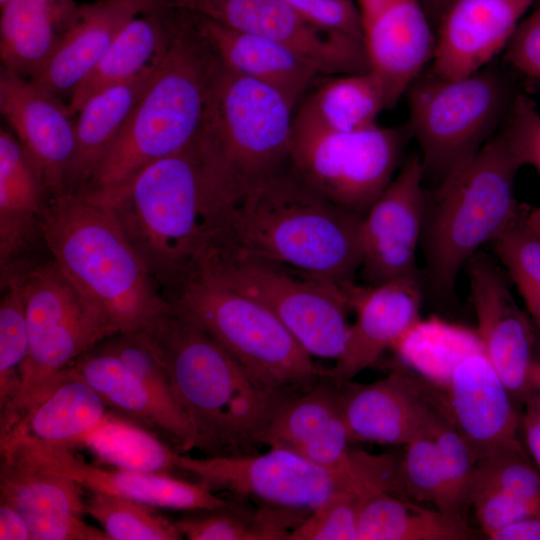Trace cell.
Listing matches in <instances>:
<instances>
[{
  "label": "cell",
  "mask_w": 540,
  "mask_h": 540,
  "mask_svg": "<svg viewBox=\"0 0 540 540\" xmlns=\"http://www.w3.org/2000/svg\"><path fill=\"white\" fill-rule=\"evenodd\" d=\"M498 132L521 166H532L540 175V112L534 101L517 93Z\"/></svg>",
  "instance_id": "cell-46"
},
{
  "label": "cell",
  "mask_w": 540,
  "mask_h": 540,
  "mask_svg": "<svg viewBox=\"0 0 540 540\" xmlns=\"http://www.w3.org/2000/svg\"><path fill=\"white\" fill-rule=\"evenodd\" d=\"M173 6L281 43L324 76L370 70L363 41L318 30L284 0H177Z\"/></svg>",
  "instance_id": "cell-15"
},
{
  "label": "cell",
  "mask_w": 540,
  "mask_h": 540,
  "mask_svg": "<svg viewBox=\"0 0 540 540\" xmlns=\"http://www.w3.org/2000/svg\"><path fill=\"white\" fill-rule=\"evenodd\" d=\"M347 463L330 470L291 450L270 447L262 454L205 458L178 453L175 468L195 476L211 490H227L268 507L310 513L340 486Z\"/></svg>",
  "instance_id": "cell-13"
},
{
  "label": "cell",
  "mask_w": 540,
  "mask_h": 540,
  "mask_svg": "<svg viewBox=\"0 0 540 540\" xmlns=\"http://www.w3.org/2000/svg\"><path fill=\"white\" fill-rule=\"evenodd\" d=\"M369 69L389 109L431 62L435 32L421 0H356Z\"/></svg>",
  "instance_id": "cell-20"
},
{
  "label": "cell",
  "mask_w": 540,
  "mask_h": 540,
  "mask_svg": "<svg viewBox=\"0 0 540 540\" xmlns=\"http://www.w3.org/2000/svg\"><path fill=\"white\" fill-rule=\"evenodd\" d=\"M135 7L140 14L163 9L170 5V0H117Z\"/></svg>",
  "instance_id": "cell-55"
},
{
  "label": "cell",
  "mask_w": 540,
  "mask_h": 540,
  "mask_svg": "<svg viewBox=\"0 0 540 540\" xmlns=\"http://www.w3.org/2000/svg\"><path fill=\"white\" fill-rule=\"evenodd\" d=\"M32 540H111L103 529H97L71 513L23 514Z\"/></svg>",
  "instance_id": "cell-50"
},
{
  "label": "cell",
  "mask_w": 540,
  "mask_h": 540,
  "mask_svg": "<svg viewBox=\"0 0 540 540\" xmlns=\"http://www.w3.org/2000/svg\"><path fill=\"white\" fill-rule=\"evenodd\" d=\"M98 200L110 206L165 296L217 232L221 195L196 138Z\"/></svg>",
  "instance_id": "cell-3"
},
{
  "label": "cell",
  "mask_w": 540,
  "mask_h": 540,
  "mask_svg": "<svg viewBox=\"0 0 540 540\" xmlns=\"http://www.w3.org/2000/svg\"><path fill=\"white\" fill-rule=\"evenodd\" d=\"M434 387L440 410L469 445L476 461L518 439L520 414L482 344L464 353L445 382Z\"/></svg>",
  "instance_id": "cell-19"
},
{
  "label": "cell",
  "mask_w": 540,
  "mask_h": 540,
  "mask_svg": "<svg viewBox=\"0 0 540 540\" xmlns=\"http://www.w3.org/2000/svg\"><path fill=\"white\" fill-rule=\"evenodd\" d=\"M142 331L190 423L194 449L207 456L253 453L279 408L299 395L256 377L173 308Z\"/></svg>",
  "instance_id": "cell-2"
},
{
  "label": "cell",
  "mask_w": 540,
  "mask_h": 540,
  "mask_svg": "<svg viewBox=\"0 0 540 540\" xmlns=\"http://www.w3.org/2000/svg\"><path fill=\"white\" fill-rule=\"evenodd\" d=\"M431 438L441 459L453 514L466 518L476 484L478 467L469 445L442 413Z\"/></svg>",
  "instance_id": "cell-45"
},
{
  "label": "cell",
  "mask_w": 540,
  "mask_h": 540,
  "mask_svg": "<svg viewBox=\"0 0 540 540\" xmlns=\"http://www.w3.org/2000/svg\"><path fill=\"white\" fill-rule=\"evenodd\" d=\"M516 94L493 63L461 78L421 73L404 94L405 127L419 145L425 175L440 181L473 157L498 132Z\"/></svg>",
  "instance_id": "cell-9"
},
{
  "label": "cell",
  "mask_w": 540,
  "mask_h": 540,
  "mask_svg": "<svg viewBox=\"0 0 540 540\" xmlns=\"http://www.w3.org/2000/svg\"><path fill=\"white\" fill-rule=\"evenodd\" d=\"M0 7L1 68L28 80L47 64L79 8L74 0H9Z\"/></svg>",
  "instance_id": "cell-30"
},
{
  "label": "cell",
  "mask_w": 540,
  "mask_h": 540,
  "mask_svg": "<svg viewBox=\"0 0 540 540\" xmlns=\"http://www.w3.org/2000/svg\"><path fill=\"white\" fill-rule=\"evenodd\" d=\"M191 14L225 68L278 90L295 107L319 76H324L281 43Z\"/></svg>",
  "instance_id": "cell-27"
},
{
  "label": "cell",
  "mask_w": 540,
  "mask_h": 540,
  "mask_svg": "<svg viewBox=\"0 0 540 540\" xmlns=\"http://www.w3.org/2000/svg\"><path fill=\"white\" fill-rule=\"evenodd\" d=\"M422 298L420 276L352 286L348 300L356 318L349 326L341 355L323 374L340 385L373 365L420 321Z\"/></svg>",
  "instance_id": "cell-21"
},
{
  "label": "cell",
  "mask_w": 540,
  "mask_h": 540,
  "mask_svg": "<svg viewBox=\"0 0 540 540\" xmlns=\"http://www.w3.org/2000/svg\"><path fill=\"white\" fill-rule=\"evenodd\" d=\"M29 349L20 394L7 426L10 432L22 413L48 384L77 358L115 335L100 308L86 297L50 259L23 265Z\"/></svg>",
  "instance_id": "cell-11"
},
{
  "label": "cell",
  "mask_w": 540,
  "mask_h": 540,
  "mask_svg": "<svg viewBox=\"0 0 540 540\" xmlns=\"http://www.w3.org/2000/svg\"><path fill=\"white\" fill-rule=\"evenodd\" d=\"M28 349L23 265L14 262L1 268L0 430L9 423L17 403Z\"/></svg>",
  "instance_id": "cell-35"
},
{
  "label": "cell",
  "mask_w": 540,
  "mask_h": 540,
  "mask_svg": "<svg viewBox=\"0 0 540 540\" xmlns=\"http://www.w3.org/2000/svg\"><path fill=\"white\" fill-rule=\"evenodd\" d=\"M455 0H421V3L435 29L441 17Z\"/></svg>",
  "instance_id": "cell-54"
},
{
  "label": "cell",
  "mask_w": 540,
  "mask_h": 540,
  "mask_svg": "<svg viewBox=\"0 0 540 540\" xmlns=\"http://www.w3.org/2000/svg\"><path fill=\"white\" fill-rule=\"evenodd\" d=\"M82 446L113 467L153 473L175 468L178 454L147 428L114 412H107Z\"/></svg>",
  "instance_id": "cell-38"
},
{
  "label": "cell",
  "mask_w": 540,
  "mask_h": 540,
  "mask_svg": "<svg viewBox=\"0 0 540 540\" xmlns=\"http://www.w3.org/2000/svg\"><path fill=\"white\" fill-rule=\"evenodd\" d=\"M407 128L377 123L335 132L292 128L290 166L312 189L363 217L395 177Z\"/></svg>",
  "instance_id": "cell-12"
},
{
  "label": "cell",
  "mask_w": 540,
  "mask_h": 540,
  "mask_svg": "<svg viewBox=\"0 0 540 540\" xmlns=\"http://www.w3.org/2000/svg\"><path fill=\"white\" fill-rule=\"evenodd\" d=\"M337 386L350 441L406 445L431 438L442 415L433 384L405 369L372 383Z\"/></svg>",
  "instance_id": "cell-17"
},
{
  "label": "cell",
  "mask_w": 540,
  "mask_h": 540,
  "mask_svg": "<svg viewBox=\"0 0 540 540\" xmlns=\"http://www.w3.org/2000/svg\"><path fill=\"white\" fill-rule=\"evenodd\" d=\"M387 492L385 481L368 470L347 475L337 490L290 533L288 540H358V522L365 504Z\"/></svg>",
  "instance_id": "cell-39"
},
{
  "label": "cell",
  "mask_w": 540,
  "mask_h": 540,
  "mask_svg": "<svg viewBox=\"0 0 540 540\" xmlns=\"http://www.w3.org/2000/svg\"><path fill=\"white\" fill-rule=\"evenodd\" d=\"M220 61L193 15L175 7L173 36L121 132L81 191L102 199L198 135Z\"/></svg>",
  "instance_id": "cell-4"
},
{
  "label": "cell",
  "mask_w": 540,
  "mask_h": 540,
  "mask_svg": "<svg viewBox=\"0 0 540 540\" xmlns=\"http://www.w3.org/2000/svg\"><path fill=\"white\" fill-rule=\"evenodd\" d=\"M491 540H540V516L515 521L488 536Z\"/></svg>",
  "instance_id": "cell-53"
},
{
  "label": "cell",
  "mask_w": 540,
  "mask_h": 540,
  "mask_svg": "<svg viewBox=\"0 0 540 540\" xmlns=\"http://www.w3.org/2000/svg\"><path fill=\"white\" fill-rule=\"evenodd\" d=\"M404 446L398 464L402 497L416 503L429 502L436 509L453 514L441 459L433 439L421 437Z\"/></svg>",
  "instance_id": "cell-43"
},
{
  "label": "cell",
  "mask_w": 540,
  "mask_h": 540,
  "mask_svg": "<svg viewBox=\"0 0 540 540\" xmlns=\"http://www.w3.org/2000/svg\"><path fill=\"white\" fill-rule=\"evenodd\" d=\"M305 22L328 34L363 41L361 18L353 0H284ZM364 43V42H363Z\"/></svg>",
  "instance_id": "cell-48"
},
{
  "label": "cell",
  "mask_w": 540,
  "mask_h": 540,
  "mask_svg": "<svg viewBox=\"0 0 540 540\" xmlns=\"http://www.w3.org/2000/svg\"><path fill=\"white\" fill-rule=\"evenodd\" d=\"M0 540H32L23 513L2 500H0Z\"/></svg>",
  "instance_id": "cell-52"
},
{
  "label": "cell",
  "mask_w": 540,
  "mask_h": 540,
  "mask_svg": "<svg viewBox=\"0 0 540 540\" xmlns=\"http://www.w3.org/2000/svg\"><path fill=\"white\" fill-rule=\"evenodd\" d=\"M294 110L278 90L220 62L197 138L225 193L289 166Z\"/></svg>",
  "instance_id": "cell-7"
},
{
  "label": "cell",
  "mask_w": 540,
  "mask_h": 540,
  "mask_svg": "<svg viewBox=\"0 0 540 540\" xmlns=\"http://www.w3.org/2000/svg\"><path fill=\"white\" fill-rule=\"evenodd\" d=\"M0 452L11 453L41 470L69 478L89 491L116 495L153 507L199 511L223 507L230 502L200 481L192 483L167 473L103 468L77 458L68 448L9 441L0 444Z\"/></svg>",
  "instance_id": "cell-18"
},
{
  "label": "cell",
  "mask_w": 540,
  "mask_h": 540,
  "mask_svg": "<svg viewBox=\"0 0 540 540\" xmlns=\"http://www.w3.org/2000/svg\"><path fill=\"white\" fill-rule=\"evenodd\" d=\"M0 111L39 168L50 197L65 194L76 144L75 122L67 104L1 68Z\"/></svg>",
  "instance_id": "cell-22"
},
{
  "label": "cell",
  "mask_w": 540,
  "mask_h": 540,
  "mask_svg": "<svg viewBox=\"0 0 540 540\" xmlns=\"http://www.w3.org/2000/svg\"><path fill=\"white\" fill-rule=\"evenodd\" d=\"M389 109L385 91L369 70L318 78L294 110L293 127L350 132L376 124Z\"/></svg>",
  "instance_id": "cell-32"
},
{
  "label": "cell",
  "mask_w": 540,
  "mask_h": 540,
  "mask_svg": "<svg viewBox=\"0 0 540 540\" xmlns=\"http://www.w3.org/2000/svg\"><path fill=\"white\" fill-rule=\"evenodd\" d=\"M534 1L455 0L435 28L430 72L461 78L491 64Z\"/></svg>",
  "instance_id": "cell-23"
},
{
  "label": "cell",
  "mask_w": 540,
  "mask_h": 540,
  "mask_svg": "<svg viewBox=\"0 0 540 540\" xmlns=\"http://www.w3.org/2000/svg\"><path fill=\"white\" fill-rule=\"evenodd\" d=\"M138 10L117 0L79 6L71 26L44 68L30 81L62 100L94 70L122 28Z\"/></svg>",
  "instance_id": "cell-26"
},
{
  "label": "cell",
  "mask_w": 540,
  "mask_h": 540,
  "mask_svg": "<svg viewBox=\"0 0 540 540\" xmlns=\"http://www.w3.org/2000/svg\"><path fill=\"white\" fill-rule=\"evenodd\" d=\"M349 442L338 386L325 375L285 402L260 440L261 445L291 450L330 470H339L347 463Z\"/></svg>",
  "instance_id": "cell-24"
},
{
  "label": "cell",
  "mask_w": 540,
  "mask_h": 540,
  "mask_svg": "<svg viewBox=\"0 0 540 540\" xmlns=\"http://www.w3.org/2000/svg\"><path fill=\"white\" fill-rule=\"evenodd\" d=\"M484 352L521 404L540 386V362L534 357V335L517 305L503 268L480 250L464 267Z\"/></svg>",
  "instance_id": "cell-14"
},
{
  "label": "cell",
  "mask_w": 540,
  "mask_h": 540,
  "mask_svg": "<svg viewBox=\"0 0 540 540\" xmlns=\"http://www.w3.org/2000/svg\"><path fill=\"white\" fill-rule=\"evenodd\" d=\"M160 57L138 75L95 93L80 107L66 193H78L86 187L139 101Z\"/></svg>",
  "instance_id": "cell-31"
},
{
  "label": "cell",
  "mask_w": 540,
  "mask_h": 540,
  "mask_svg": "<svg viewBox=\"0 0 540 540\" xmlns=\"http://www.w3.org/2000/svg\"><path fill=\"white\" fill-rule=\"evenodd\" d=\"M522 408L519 430L522 431L524 449L540 469V387L527 396Z\"/></svg>",
  "instance_id": "cell-51"
},
{
  "label": "cell",
  "mask_w": 540,
  "mask_h": 540,
  "mask_svg": "<svg viewBox=\"0 0 540 540\" xmlns=\"http://www.w3.org/2000/svg\"><path fill=\"white\" fill-rule=\"evenodd\" d=\"M424 176L420 154L410 155L363 216L359 275L366 285L420 276L416 258L423 229Z\"/></svg>",
  "instance_id": "cell-16"
},
{
  "label": "cell",
  "mask_w": 540,
  "mask_h": 540,
  "mask_svg": "<svg viewBox=\"0 0 540 540\" xmlns=\"http://www.w3.org/2000/svg\"><path fill=\"white\" fill-rule=\"evenodd\" d=\"M175 0H170V4L172 5L174 3Z\"/></svg>",
  "instance_id": "cell-58"
},
{
  "label": "cell",
  "mask_w": 540,
  "mask_h": 540,
  "mask_svg": "<svg viewBox=\"0 0 540 540\" xmlns=\"http://www.w3.org/2000/svg\"><path fill=\"white\" fill-rule=\"evenodd\" d=\"M9 0H0V6L4 5L5 3H7Z\"/></svg>",
  "instance_id": "cell-57"
},
{
  "label": "cell",
  "mask_w": 540,
  "mask_h": 540,
  "mask_svg": "<svg viewBox=\"0 0 540 540\" xmlns=\"http://www.w3.org/2000/svg\"><path fill=\"white\" fill-rule=\"evenodd\" d=\"M51 199L44 178L13 133L0 130V264L13 262L40 233Z\"/></svg>",
  "instance_id": "cell-28"
},
{
  "label": "cell",
  "mask_w": 540,
  "mask_h": 540,
  "mask_svg": "<svg viewBox=\"0 0 540 540\" xmlns=\"http://www.w3.org/2000/svg\"><path fill=\"white\" fill-rule=\"evenodd\" d=\"M153 506L99 491H90L86 513L97 520L111 540H178L175 522Z\"/></svg>",
  "instance_id": "cell-41"
},
{
  "label": "cell",
  "mask_w": 540,
  "mask_h": 540,
  "mask_svg": "<svg viewBox=\"0 0 540 540\" xmlns=\"http://www.w3.org/2000/svg\"><path fill=\"white\" fill-rule=\"evenodd\" d=\"M40 235L115 334L143 330L172 309L107 203L84 192L51 198Z\"/></svg>",
  "instance_id": "cell-5"
},
{
  "label": "cell",
  "mask_w": 540,
  "mask_h": 540,
  "mask_svg": "<svg viewBox=\"0 0 540 540\" xmlns=\"http://www.w3.org/2000/svg\"><path fill=\"white\" fill-rule=\"evenodd\" d=\"M476 532L467 519L383 492L363 507L358 540H471Z\"/></svg>",
  "instance_id": "cell-34"
},
{
  "label": "cell",
  "mask_w": 540,
  "mask_h": 540,
  "mask_svg": "<svg viewBox=\"0 0 540 540\" xmlns=\"http://www.w3.org/2000/svg\"><path fill=\"white\" fill-rule=\"evenodd\" d=\"M1 453L0 500L23 514L86 513L82 487L41 470L11 453Z\"/></svg>",
  "instance_id": "cell-36"
},
{
  "label": "cell",
  "mask_w": 540,
  "mask_h": 540,
  "mask_svg": "<svg viewBox=\"0 0 540 540\" xmlns=\"http://www.w3.org/2000/svg\"><path fill=\"white\" fill-rule=\"evenodd\" d=\"M138 15L122 28L94 70L72 92L67 102L72 116L89 97L138 75L167 48L175 27V7Z\"/></svg>",
  "instance_id": "cell-33"
},
{
  "label": "cell",
  "mask_w": 540,
  "mask_h": 540,
  "mask_svg": "<svg viewBox=\"0 0 540 540\" xmlns=\"http://www.w3.org/2000/svg\"><path fill=\"white\" fill-rule=\"evenodd\" d=\"M362 218L316 192L289 164L224 196L209 245H226L347 291L361 266Z\"/></svg>",
  "instance_id": "cell-1"
},
{
  "label": "cell",
  "mask_w": 540,
  "mask_h": 540,
  "mask_svg": "<svg viewBox=\"0 0 540 540\" xmlns=\"http://www.w3.org/2000/svg\"><path fill=\"white\" fill-rule=\"evenodd\" d=\"M478 475L540 511V469L518 439L477 460Z\"/></svg>",
  "instance_id": "cell-44"
},
{
  "label": "cell",
  "mask_w": 540,
  "mask_h": 540,
  "mask_svg": "<svg viewBox=\"0 0 540 540\" xmlns=\"http://www.w3.org/2000/svg\"><path fill=\"white\" fill-rule=\"evenodd\" d=\"M97 391L68 366L40 391L10 432L0 438L71 449L86 437L107 414Z\"/></svg>",
  "instance_id": "cell-25"
},
{
  "label": "cell",
  "mask_w": 540,
  "mask_h": 540,
  "mask_svg": "<svg viewBox=\"0 0 540 540\" xmlns=\"http://www.w3.org/2000/svg\"><path fill=\"white\" fill-rule=\"evenodd\" d=\"M524 222L526 226L540 237V207H524Z\"/></svg>",
  "instance_id": "cell-56"
},
{
  "label": "cell",
  "mask_w": 540,
  "mask_h": 540,
  "mask_svg": "<svg viewBox=\"0 0 540 540\" xmlns=\"http://www.w3.org/2000/svg\"><path fill=\"white\" fill-rule=\"evenodd\" d=\"M471 506L487 537L515 521L540 516L536 508L482 479L478 474Z\"/></svg>",
  "instance_id": "cell-47"
},
{
  "label": "cell",
  "mask_w": 540,
  "mask_h": 540,
  "mask_svg": "<svg viewBox=\"0 0 540 540\" xmlns=\"http://www.w3.org/2000/svg\"><path fill=\"white\" fill-rule=\"evenodd\" d=\"M70 367L101 396L107 407L150 430L174 439L183 452L194 448L189 422L165 409L138 377L101 342L77 358Z\"/></svg>",
  "instance_id": "cell-29"
},
{
  "label": "cell",
  "mask_w": 540,
  "mask_h": 540,
  "mask_svg": "<svg viewBox=\"0 0 540 540\" xmlns=\"http://www.w3.org/2000/svg\"><path fill=\"white\" fill-rule=\"evenodd\" d=\"M524 207L490 245L528 312L540 324V237L526 226Z\"/></svg>",
  "instance_id": "cell-42"
},
{
  "label": "cell",
  "mask_w": 540,
  "mask_h": 540,
  "mask_svg": "<svg viewBox=\"0 0 540 540\" xmlns=\"http://www.w3.org/2000/svg\"><path fill=\"white\" fill-rule=\"evenodd\" d=\"M504 58L521 74L540 80V4L520 21L504 50Z\"/></svg>",
  "instance_id": "cell-49"
},
{
  "label": "cell",
  "mask_w": 540,
  "mask_h": 540,
  "mask_svg": "<svg viewBox=\"0 0 540 540\" xmlns=\"http://www.w3.org/2000/svg\"><path fill=\"white\" fill-rule=\"evenodd\" d=\"M480 344L476 332L430 318L420 319L392 349L421 377L440 386L447 379L453 364Z\"/></svg>",
  "instance_id": "cell-40"
},
{
  "label": "cell",
  "mask_w": 540,
  "mask_h": 540,
  "mask_svg": "<svg viewBox=\"0 0 540 540\" xmlns=\"http://www.w3.org/2000/svg\"><path fill=\"white\" fill-rule=\"evenodd\" d=\"M237 504L230 501L223 507L199 510L175 525L189 540H288L289 528L307 517H300L302 511L268 506L251 511Z\"/></svg>",
  "instance_id": "cell-37"
},
{
  "label": "cell",
  "mask_w": 540,
  "mask_h": 540,
  "mask_svg": "<svg viewBox=\"0 0 540 540\" xmlns=\"http://www.w3.org/2000/svg\"><path fill=\"white\" fill-rule=\"evenodd\" d=\"M192 272L264 305L311 356L336 361L341 355L350 326L348 291L222 244L204 249Z\"/></svg>",
  "instance_id": "cell-10"
},
{
  "label": "cell",
  "mask_w": 540,
  "mask_h": 540,
  "mask_svg": "<svg viewBox=\"0 0 540 540\" xmlns=\"http://www.w3.org/2000/svg\"><path fill=\"white\" fill-rule=\"evenodd\" d=\"M521 168L497 132L426 192L420 247L433 296H453L466 263L518 216L522 206L514 189Z\"/></svg>",
  "instance_id": "cell-6"
},
{
  "label": "cell",
  "mask_w": 540,
  "mask_h": 540,
  "mask_svg": "<svg viewBox=\"0 0 540 540\" xmlns=\"http://www.w3.org/2000/svg\"><path fill=\"white\" fill-rule=\"evenodd\" d=\"M166 298L175 311L270 386L301 394L323 376L312 356L268 308L200 272L185 277Z\"/></svg>",
  "instance_id": "cell-8"
}]
</instances>
